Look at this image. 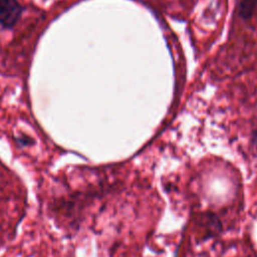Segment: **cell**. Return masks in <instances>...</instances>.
I'll use <instances>...</instances> for the list:
<instances>
[{
    "label": "cell",
    "mask_w": 257,
    "mask_h": 257,
    "mask_svg": "<svg viewBox=\"0 0 257 257\" xmlns=\"http://www.w3.org/2000/svg\"><path fill=\"white\" fill-rule=\"evenodd\" d=\"M22 14V7L17 0H0V24L10 28L16 24Z\"/></svg>",
    "instance_id": "1"
},
{
    "label": "cell",
    "mask_w": 257,
    "mask_h": 257,
    "mask_svg": "<svg viewBox=\"0 0 257 257\" xmlns=\"http://www.w3.org/2000/svg\"><path fill=\"white\" fill-rule=\"evenodd\" d=\"M253 147H254L255 151L257 152V131H256V133H255V135L253 137Z\"/></svg>",
    "instance_id": "2"
},
{
    "label": "cell",
    "mask_w": 257,
    "mask_h": 257,
    "mask_svg": "<svg viewBox=\"0 0 257 257\" xmlns=\"http://www.w3.org/2000/svg\"><path fill=\"white\" fill-rule=\"evenodd\" d=\"M0 222H2V221H0Z\"/></svg>",
    "instance_id": "3"
}]
</instances>
